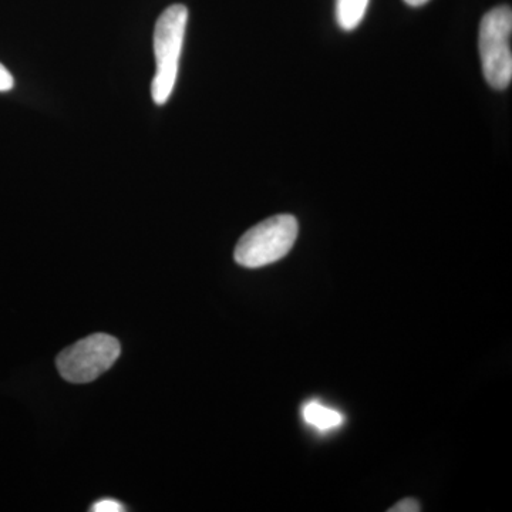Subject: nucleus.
Returning <instances> with one entry per match:
<instances>
[{
    "label": "nucleus",
    "mask_w": 512,
    "mask_h": 512,
    "mask_svg": "<svg viewBox=\"0 0 512 512\" xmlns=\"http://www.w3.org/2000/svg\"><path fill=\"white\" fill-rule=\"evenodd\" d=\"M188 9L173 5L161 13L154 29V55L157 72L151 84V96L157 106H163L173 93L178 76L181 52H183Z\"/></svg>",
    "instance_id": "1"
},
{
    "label": "nucleus",
    "mask_w": 512,
    "mask_h": 512,
    "mask_svg": "<svg viewBox=\"0 0 512 512\" xmlns=\"http://www.w3.org/2000/svg\"><path fill=\"white\" fill-rule=\"evenodd\" d=\"M298 232V221L293 215H275L259 222L239 239L235 261L251 269L275 264L291 252Z\"/></svg>",
    "instance_id": "2"
},
{
    "label": "nucleus",
    "mask_w": 512,
    "mask_h": 512,
    "mask_svg": "<svg viewBox=\"0 0 512 512\" xmlns=\"http://www.w3.org/2000/svg\"><path fill=\"white\" fill-rule=\"evenodd\" d=\"M512 10L498 6L485 13L480 25V56L485 80L505 90L512 80Z\"/></svg>",
    "instance_id": "3"
},
{
    "label": "nucleus",
    "mask_w": 512,
    "mask_h": 512,
    "mask_svg": "<svg viewBox=\"0 0 512 512\" xmlns=\"http://www.w3.org/2000/svg\"><path fill=\"white\" fill-rule=\"evenodd\" d=\"M121 353L119 340L106 333L87 336L57 356L60 376L70 383H90L106 373Z\"/></svg>",
    "instance_id": "4"
},
{
    "label": "nucleus",
    "mask_w": 512,
    "mask_h": 512,
    "mask_svg": "<svg viewBox=\"0 0 512 512\" xmlns=\"http://www.w3.org/2000/svg\"><path fill=\"white\" fill-rule=\"evenodd\" d=\"M302 416L309 426L320 431L338 429L343 424L342 414L318 402L305 404L302 409Z\"/></svg>",
    "instance_id": "5"
},
{
    "label": "nucleus",
    "mask_w": 512,
    "mask_h": 512,
    "mask_svg": "<svg viewBox=\"0 0 512 512\" xmlns=\"http://www.w3.org/2000/svg\"><path fill=\"white\" fill-rule=\"evenodd\" d=\"M369 0H336V19L340 28L350 32L362 23Z\"/></svg>",
    "instance_id": "6"
},
{
    "label": "nucleus",
    "mask_w": 512,
    "mask_h": 512,
    "mask_svg": "<svg viewBox=\"0 0 512 512\" xmlns=\"http://www.w3.org/2000/svg\"><path fill=\"white\" fill-rule=\"evenodd\" d=\"M94 512H121L126 511V508L119 503V501L110 500V498H104L96 503L92 507Z\"/></svg>",
    "instance_id": "7"
},
{
    "label": "nucleus",
    "mask_w": 512,
    "mask_h": 512,
    "mask_svg": "<svg viewBox=\"0 0 512 512\" xmlns=\"http://www.w3.org/2000/svg\"><path fill=\"white\" fill-rule=\"evenodd\" d=\"M421 511L419 501L414 500V498H404V500L399 501L396 505H393L392 508H389V512H419Z\"/></svg>",
    "instance_id": "8"
},
{
    "label": "nucleus",
    "mask_w": 512,
    "mask_h": 512,
    "mask_svg": "<svg viewBox=\"0 0 512 512\" xmlns=\"http://www.w3.org/2000/svg\"><path fill=\"white\" fill-rule=\"evenodd\" d=\"M13 87H15V79H13V76L10 74L9 70L6 69L2 63H0V92H10Z\"/></svg>",
    "instance_id": "9"
},
{
    "label": "nucleus",
    "mask_w": 512,
    "mask_h": 512,
    "mask_svg": "<svg viewBox=\"0 0 512 512\" xmlns=\"http://www.w3.org/2000/svg\"><path fill=\"white\" fill-rule=\"evenodd\" d=\"M427 2H430V0H404V3L413 6V8H419V6L426 5Z\"/></svg>",
    "instance_id": "10"
}]
</instances>
